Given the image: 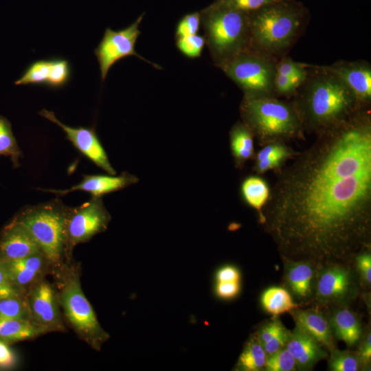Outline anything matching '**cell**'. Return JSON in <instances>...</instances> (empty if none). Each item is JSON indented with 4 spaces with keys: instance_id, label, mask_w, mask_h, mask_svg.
<instances>
[{
    "instance_id": "cell-1",
    "label": "cell",
    "mask_w": 371,
    "mask_h": 371,
    "mask_svg": "<svg viewBox=\"0 0 371 371\" xmlns=\"http://www.w3.org/2000/svg\"><path fill=\"white\" fill-rule=\"evenodd\" d=\"M259 215L283 258L348 265L371 241V122L356 111L321 131L273 186Z\"/></svg>"
},
{
    "instance_id": "cell-2",
    "label": "cell",
    "mask_w": 371,
    "mask_h": 371,
    "mask_svg": "<svg viewBox=\"0 0 371 371\" xmlns=\"http://www.w3.org/2000/svg\"><path fill=\"white\" fill-rule=\"evenodd\" d=\"M302 85L294 107L302 124L323 131L343 122L357 111L359 101L336 75L321 66Z\"/></svg>"
},
{
    "instance_id": "cell-3",
    "label": "cell",
    "mask_w": 371,
    "mask_h": 371,
    "mask_svg": "<svg viewBox=\"0 0 371 371\" xmlns=\"http://www.w3.org/2000/svg\"><path fill=\"white\" fill-rule=\"evenodd\" d=\"M60 308L66 321L78 337L93 349L100 351L109 339V334L99 323L95 313L82 289L78 265L65 260L53 267Z\"/></svg>"
},
{
    "instance_id": "cell-4",
    "label": "cell",
    "mask_w": 371,
    "mask_h": 371,
    "mask_svg": "<svg viewBox=\"0 0 371 371\" xmlns=\"http://www.w3.org/2000/svg\"><path fill=\"white\" fill-rule=\"evenodd\" d=\"M303 17L302 8L289 0L249 13V49L273 56L285 50L295 40Z\"/></svg>"
},
{
    "instance_id": "cell-5",
    "label": "cell",
    "mask_w": 371,
    "mask_h": 371,
    "mask_svg": "<svg viewBox=\"0 0 371 371\" xmlns=\"http://www.w3.org/2000/svg\"><path fill=\"white\" fill-rule=\"evenodd\" d=\"M200 14L205 43L218 66L249 49V13L229 8L216 0Z\"/></svg>"
},
{
    "instance_id": "cell-6",
    "label": "cell",
    "mask_w": 371,
    "mask_h": 371,
    "mask_svg": "<svg viewBox=\"0 0 371 371\" xmlns=\"http://www.w3.org/2000/svg\"><path fill=\"white\" fill-rule=\"evenodd\" d=\"M69 207L58 199L25 207L12 219L25 227L53 267L67 259L66 222Z\"/></svg>"
},
{
    "instance_id": "cell-7",
    "label": "cell",
    "mask_w": 371,
    "mask_h": 371,
    "mask_svg": "<svg viewBox=\"0 0 371 371\" xmlns=\"http://www.w3.org/2000/svg\"><path fill=\"white\" fill-rule=\"evenodd\" d=\"M240 112L244 124L265 144L297 136L301 129L294 107L274 96L245 95Z\"/></svg>"
},
{
    "instance_id": "cell-8",
    "label": "cell",
    "mask_w": 371,
    "mask_h": 371,
    "mask_svg": "<svg viewBox=\"0 0 371 371\" xmlns=\"http://www.w3.org/2000/svg\"><path fill=\"white\" fill-rule=\"evenodd\" d=\"M249 96H274L276 63L273 56L245 49L218 66Z\"/></svg>"
},
{
    "instance_id": "cell-9",
    "label": "cell",
    "mask_w": 371,
    "mask_h": 371,
    "mask_svg": "<svg viewBox=\"0 0 371 371\" xmlns=\"http://www.w3.org/2000/svg\"><path fill=\"white\" fill-rule=\"evenodd\" d=\"M111 219L102 197L92 196L75 207H69L66 222V256L71 259L72 250L104 232Z\"/></svg>"
},
{
    "instance_id": "cell-10",
    "label": "cell",
    "mask_w": 371,
    "mask_h": 371,
    "mask_svg": "<svg viewBox=\"0 0 371 371\" xmlns=\"http://www.w3.org/2000/svg\"><path fill=\"white\" fill-rule=\"evenodd\" d=\"M144 15L143 13L135 22L124 29L115 31L107 27L105 30L101 41L94 50L102 82L105 80L111 67L116 62L129 56H135L153 65L156 69H161L159 65L152 63L138 54L135 49L137 38L141 34L139 25Z\"/></svg>"
},
{
    "instance_id": "cell-11",
    "label": "cell",
    "mask_w": 371,
    "mask_h": 371,
    "mask_svg": "<svg viewBox=\"0 0 371 371\" xmlns=\"http://www.w3.org/2000/svg\"><path fill=\"white\" fill-rule=\"evenodd\" d=\"M31 321L46 333L65 332L57 291L44 278L32 285L25 293Z\"/></svg>"
},
{
    "instance_id": "cell-12",
    "label": "cell",
    "mask_w": 371,
    "mask_h": 371,
    "mask_svg": "<svg viewBox=\"0 0 371 371\" xmlns=\"http://www.w3.org/2000/svg\"><path fill=\"white\" fill-rule=\"evenodd\" d=\"M357 281L348 265H328L317 268L314 296L322 303H341L355 297Z\"/></svg>"
},
{
    "instance_id": "cell-13",
    "label": "cell",
    "mask_w": 371,
    "mask_h": 371,
    "mask_svg": "<svg viewBox=\"0 0 371 371\" xmlns=\"http://www.w3.org/2000/svg\"><path fill=\"white\" fill-rule=\"evenodd\" d=\"M39 115L60 126L66 137L87 158L109 175H115L108 156L101 144L94 128L91 127H71L62 123L52 111L42 109Z\"/></svg>"
},
{
    "instance_id": "cell-14",
    "label": "cell",
    "mask_w": 371,
    "mask_h": 371,
    "mask_svg": "<svg viewBox=\"0 0 371 371\" xmlns=\"http://www.w3.org/2000/svg\"><path fill=\"white\" fill-rule=\"evenodd\" d=\"M71 75V66L66 59L63 58L42 59L32 63L14 84L43 85L58 89L69 82Z\"/></svg>"
},
{
    "instance_id": "cell-15",
    "label": "cell",
    "mask_w": 371,
    "mask_h": 371,
    "mask_svg": "<svg viewBox=\"0 0 371 371\" xmlns=\"http://www.w3.org/2000/svg\"><path fill=\"white\" fill-rule=\"evenodd\" d=\"M0 262L12 283L25 293L32 285L50 273L52 269V263L42 251Z\"/></svg>"
},
{
    "instance_id": "cell-16",
    "label": "cell",
    "mask_w": 371,
    "mask_h": 371,
    "mask_svg": "<svg viewBox=\"0 0 371 371\" xmlns=\"http://www.w3.org/2000/svg\"><path fill=\"white\" fill-rule=\"evenodd\" d=\"M321 67L339 78L352 90L360 102H370L371 67L368 63L340 61Z\"/></svg>"
},
{
    "instance_id": "cell-17",
    "label": "cell",
    "mask_w": 371,
    "mask_h": 371,
    "mask_svg": "<svg viewBox=\"0 0 371 371\" xmlns=\"http://www.w3.org/2000/svg\"><path fill=\"white\" fill-rule=\"evenodd\" d=\"M138 178L127 172H124L119 176L89 175H83L82 181L66 190L38 189L42 191L54 193L63 196L74 191L89 192L92 196L102 197L104 194L124 189L136 183Z\"/></svg>"
},
{
    "instance_id": "cell-18",
    "label": "cell",
    "mask_w": 371,
    "mask_h": 371,
    "mask_svg": "<svg viewBox=\"0 0 371 371\" xmlns=\"http://www.w3.org/2000/svg\"><path fill=\"white\" fill-rule=\"evenodd\" d=\"M41 251L32 235L16 221L12 220L1 231L0 260L19 259Z\"/></svg>"
},
{
    "instance_id": "cell-19",
    "label": "cell",
    "mask_w": 371,
    "mask_h": 371,
    "mask_svg": "<svg viewBox=\"0 0 371 371\" xmlns=\"http://www.w3.org/2000/svg\"><path fill=\"white\" fill-rule=\"evenodd\" d=\"M284 261L286 286L298 301H309L314 296L315 280L318 267L306 260L284 258Z\"/></svg>"
},
{
    "instance_id": "cell-20",
    "label": "cell",
    "mask_w": 371,
    "mask_h": 371,
    "mask_svg": "<svg viewBox=\"0 0 371 371\" xmlns=\"http://www.w3.org/2000/svg\"><path fill=\"white\" fill-rule=\"evenodd\" d=\"M286 348L293 357L296 368L308 370L328 356L326 350L312 337L297 326L290 332Z\"/></svg>"
},
{
    "instance_id": "cell-21",
    "label": "cell",
    "mask_w": 371,
    "mask_h": 371,
    "mask_svg": "<svg viewBox=\"0 0 371 371\" xmlns=\"http://www.w3.org/2000/svg\"><path fill=\"white\" fill-rule=\"evenodd\" d=\"M296 326L328 350L334 348L333 333L330 322L316 309L290 311Z\"/></svg>"
},
{
    "instance_id": "cell-22",
    "label": "cell",
    "mask_w": 371,
    "mask_h": 371,
    "mask_svg": "<svg viewBox=\"0 0 371 371\" xmlns=\"http://www.w3.org/2000/svg\"><path fill=\"white\" fill-rule=\"evenodd\" d=\"M333 333L349 347L361 339V327L355 314L348 308H339L334 312L329 321Z\"/></svg>"
},
{
    "instance_id": "cell-23",
    "label": "cell",
    "mask_w": 371,
    "mask_h": 371,
    "mask_svg": "<svg viewBox=\"0 0 371 371\" xmlns=\"http://www.w3.org/2000/svg\"><path fill=\"white\" fill-rule=\"evenodd\" d=\"M45 331L27 319L0 320V340L11 344L34 339Z\"/></svg>"
},
{
    "instance_id": "cell-24",
    "label": "cell",
    "mask_w": 371,
    "mask_h": 371,
    "mask_svg": "<svg viewBox=\"0 0 371 371\" xmlns=\"http://www.w3.org/2000/svg\"><path fill=\"white\" fill-rule=\"evenodd\" d=\"M229 135L232 153L240 167L254 155V134L245 124L238 122L232 128Z\"/></svg>"
},
{
    "instance_id": "cell-25",
    "label": "cell",
    "mask_w": 371,
    "mask_h": 371,
    "mask_svg": "<svg viewBox=\"0 0 371 371\" xmlns=\"http://www.w3.org/2000/svg\"><path fill=\"white\" fill-rule=\"evenodd\" d=\"M256 334L267 355L269 356L286 346L290 331L280 319L274 318L262 325Z\"/></svg>"
},
{
    "instance_id": "cell-26",
    "label": "cell",
    "mask_w": 371,
    "mask_h": 371,
    "mask_svg": "<svg viewBox=\"0 0 371 371\" xmlns=\"http://www.w3.org/2000/svg\"><path fill=\"white\" fill-rule=\"evenodd\" d=\"M267 354L257 334H253L246 342L235 366L236 370L258 371L264 368Z\"/></svg>"
},
{
    "instance_id": "cell-27",
    "label": "cell",
    "mask_w": 371,
    "mask_h": 371,
    "mask_svg": "<svg viewBox=\"0 0 371 371\" xmlns=\"http://www.w3.org/2000/svg\"><path fill=\"white\" fill-rule=\"evenodd\" d=\"M271 190L267 182L257 176H250L241 184V194L245 202L256 209L260 215L266 205Z\"/></svg>"
},
{
    "instance_id": "cell-28",
    "label": "cell",
    "mask_w": 371,
    "mask_h": 371,
    "mask_svg": "<svg viewBox=\"0 0 371 371\" xmlns=\"http://www.w3.org/2000/svg\"><path fill=\"white\" fill-rule=\"evenodd\" d=\"M261 303L268 313L275 316L290 312L299 306L288 291L277 286L270 287L264 291Z\"/></svg>"
},
{
    "instance_id": "cell-29",
    "label": "cell",
    "mask_w": 371,
    "mask_h": 371,
    "mask_svg": "<svg viewBox=\"0 0 371 371\" xmlns=\"http://www.w3.org/2000/svg\"><path fill=\"white\" fill-rule=\"evenodd\" d=\"M10 157L14 168L19 166L22 151L12 133L10 122L0 115V156Z\"/></svg>"
},
{
    "instance_id": "cell-30",
    "label": "cell",
    "mask_w": 371,
    "mask_h": 371,
    "mask_svg": "<svg viewBox=\"0 0 371 371\" xmlns=\"http://www.w3.org/2000/svg\"><path fill=\"white\" fill-rule=\"evenodd\" d=\"M4 319L31 321L25 295L0 300V320Z\"/></svg>"
},
{
    "instance_id": "cell-31",
    "label": "cell",
    "mask_w": 371,
    "mask_h": 371,
    "mask_svg": "<svg viewBox=\"0 0 371 371\" xmlns=\"http://www.w3.org/2000/svg\"><path fill=\"white\" fill-rule=\"evenodd\" d=\"M361 363L357 353L347 350H330L328 368L333 371H357Z\"/></svg>"
},
{
    "instance_id": "cell-32",
    "label": "cell",
    "mask_w": 371,
    "mask_h": 371,
    "mask_svg": "<svg viewBox=\"0 0 371 371\" xmlns=\"http://www.w3.org/2000/svg\"><path fill=\"white\" fill-rule=\"evenodd\" d=\"M264 368L267 371H291L296 368L295 361L284 347L267 357Z\"/></svg>"
},
{
    "instance_id": "cell-33",
    "label": "cell",
    "mask_w": 371,
    "mask_h": 371,
    "mask_svg": "<svg viewBox=\"0 0 371 371\" xmlns=\"http://www.w3.org/2000/svg\"><path fill=\"white\" fill-rule=\"evenodd\" d=\"M205 44L204 36L194 34L177 38V47L186 56L194 58L199 57Z\"/></svg>"
},
{
    "instance_id": "cell-34",
    "label": "cell",
    "mask_w": 371,
    "mask_h": 371,
    "mask_svg": "<svg viewBox=\"0 0 371 371\" xmlns=\"http://www.w3.org/2000/svg\"><path fill=\"white\" fill-rule=\"evenodd\" d=\"M293 153L280 142L267 143L256 155V161L278 159L284 161Z\"/></svg>"
},
{
    "instance_id": "cell-35",
    "label": "cell",
    "mask_w": 371,
    "mask_h": 371,
    "mask_svg": "<svg viewBox=\"0 0 371 371\" xmlns=\"http://www.w3.org/2000/svg\"><path fill=\"white\" fill-rule=\"evenodd\" d=\"M200 24V12H193L185 15L177 24L175 34L176 38L196 34Z\"/></svg>"
},
{
    "instance_id": "cell-36",
    "label": "cell",
    "mask_w": 371,
    "mask_h": 371,
    "mask_svg": "<svg viewBox=\"0 0 371 371\" xmlns=\"http://www.w3.org/2000/svg\"><path fill=\"white\" fill-rule=\"evenodd\" d=\"M221 4L238 11L250 13L259 8L281 0H217Z\"/></svg>"
},
{
    "instance_id": "cell-37",
    "label": "cell",
    "mask_w": 371,
    "mask_h": 371,
    "mask_svg": "<svg viewBox=\"0 0 371 371\" xmlns=\"http://www.w3.org/2000/svg\"><path fill=\"white\" fill-rule=\"evenodd\" d=\"M25 295V293L12 283L0 262V300Z\"/></svg>"
},
{
    "instance_id": "cell-38",
    "label": "cell",
    "mask_w": 371,
    "mask_h": 371,
    "mask_svg": "<svg viewBox=\"0 0 371 371\" xmlns=\"http://www.w3.org/2000/svg\"><path fill=\"white\" fill-rule=\"evenodd\" d=\"M358 272L361 278L367 284L371 282V255L370 252L365 250L355 258Z\"/></svg>"
},
{
    "instance_id": "cell-39",
    "label": "cell",
    "mask_w": 371,
    "mask_h": 371,
    "mask_svg": "<svg viewBox=\"0 0 371 371\" xmlns=\"http://www.w3.org/2000/svg\"><path fill=\"white\" fill-rule=\"evenodd\" d=\"M239 281L217 282L216 293L221 298L229 299L235 297L239 293Z\"/></svg>"
},
{
    "instance_id": "cell-40",
    "label": "cell",
    "mask_w": 371,
    "mask_h": 371,
    "mask_svg": "<svg viewBox=\"0 0 371 371\" xmlns=\"http://www.w3.org/2000/svg\"><path fill=\"white\" fill-rule=\"evenodd\" d=\"M306 66V64L295 62L286 57L276 63V73L289 77L291 74Z\"/></svg>"
},
{
    "instance_id": "cell-41",
    "label": "cell",
    "mask_w": 371,
    "mask_h": 371,
    "mask_svg": "<svg viewBox=\"0 0 371 371\" xmlns=\"http://www.w3.org/2000/svg\"><path fill=\"white\" fill-rule=\"evenodd\" d=\"M16 363V355L9 344L0 340V368H12Z\"/></svg>"
},
{
    "instance_id": "cell-42",
    "label": "cell",
    "mask_w": 371,
    "mask_h": 371,
    "mask_svg": "<svg viewBox=\"0 0 371 371\" xmlns=\"http://www.w3.org/2000/svg\"><path fill=\"white\" fill-rule=\"evenodd\" d=\"M274 87L276 93L280 95H291L296 91L288 76L277 73L274 80Z\"/></svg>"
},
{
    "instance_id": "cell-43",
    "label": "cell",
    "mask_w": 371,
    "mask_h": 371,
    "mask_svg": "<svg viewBox=\"0 0 371 371\" xmlns=\"http://www.w3.org/2000/svg\"><path fill=\"white\" fill-rule=\"evenodd\" d=\"M240 272L233 266H225L221 268L216 274L217 282H234L239 281Z\"/></svg>"
},
{
    "instance_id": "cell-44",
    "label": "cell",
    "mask_w": 371,
    "mask_h": 371,
    "mask_svg": "<svg viewBox=\"0 0 371 371\" xmlns=\"http://www.w3.org/2000/svg\"><path fill=\"white\" fill-rule=\"evenodd\" d=\"M369 333L362 342L357 353L362 366H368L371 359V336Z\"/></svg>"
}]
</instances>
